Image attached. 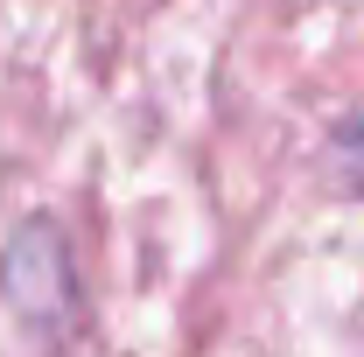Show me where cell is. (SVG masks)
<instances>
[{"mask_svg":"<svg viewBox=\"0 0 364 357\" xmlns=\"http://www.w3.org/2000/svg\"><path fill=\"white\" fill-rule=\"evenodd\" d=\"M0 302L21 315L28 329L63 336L77 322V260H70V238L56 218H21L0 245Z\"/></svg>","mask_w":364,"mask_h":357,"instance_id":"1","label":"cell"},{"mask_svg":"<svg viewBox=\"0 0 364 357\" xmlns=\"http://www.w3.org/2000/svg\"><path fill=\"white\" fill-rule=\"evenodd\" d=\"M329 176L343 182L350 196H364V112H343L329 127Z\"/></svg>","mask_w":364,"mask_h":357,"instance_id":"2","label":"cell"}]
</instances>
